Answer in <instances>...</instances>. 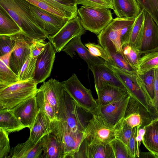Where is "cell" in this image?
Masks as SVG:
<instances>
[{
    "instance_id": "cell-53",
    "label": "cell",
    "mask_w": 158,
    "mask_h": 158,
    "mask_svg": "<svg viewBox=\"0 0 158 158\" xmlns=\"http://www.w3.org/2000/svg\"><path fill=\"white\" fill-rule=\"evenodd\" d=\"M110 0L111 1V0ZM111 2H112V1H111Z\"/></svg>"
},
{
    "instance_id": "cell-17",
    "label": "cell",
    "mask_w": 158,
    "mask_h": 158,
    "mask_svg": "<svg viewBox=\"0 0 158 158\" xmlns=\"http://www.w3.org/2000/svg\"><path fill=\"white\" fill-rule=\"evenodd\" d=\"M90 69L93 74L95 88L102 83H106L126 91L112 69L106 62L102 64H94Z\"/></svg>"
},
{
    "instance_id": "cell-26",
    "label": "cell",
    "mask_w": 158,
    "mask_h": 158,
    "mask_svg": "<svg viewBox=\"0 0 158 158\" xmlns=\"http://www.w3.org/2000/svg\"><path fill=\"white\" fill-rule=\"evenodd\" d=\"M25 128L11 109H0V129L9 134L19 131Z\"/></svg>"
},
{
    "instance_id": "cell-43",
    "label": "cell",
    "mask_w": 158,
    "mask_h": 158,
    "mask_svg": "<svg viewBox=\"0 0 158 158\" xmlns=\"http://www.w3.org/2000/svg\"><path fill=\"white\" fill-rule=\"evenodd\" d=\"M76 2L77 5L113 10L112 2L110 0H76Z\"/></svg>"
},
{
    "instance_id": "cell-34",
    "label": "cell",
    "mask_w": 158,
    "mask_h": 158,
    "mask_svg": "<svg viewBox=\"0 0 158 158\" xmlns=\"http://www.w3.org/2000/svg\"><path fill=\"white\" fill-rule=\"evenodd\" d=\"M35 97L39 109L44 112L51 121L56 119L53 108L44 93L38 89Z\"/></svg>"
},
{
    "instance_id": "cell-39",
    "label": "cell",
    "mask_w": 158,
    "mask_h": 158,
    "mask_svg": "<svg viewBox=\"0 0 158 158\" xmlns=\"http://www.w3.org/2000/svg\"><path fill=\"white\" fill-rule=\"evenodd\" d=\"M109 143L115 158H131L127 146L121 140L115 138Z\"/></svg>"
},
{
    "instance_id": "cell-52",
    "label": "cell",
    "mask_w": 158,
    "mask_h": 158,
    "mask_svg": "<svg viewBox=\"0 0 158 158\" xmlns=\"http://www.w3.org/2000/svg\"><path fill=\"white\" fill-rule=\"evenodd\" d=\"M152 52H158V46L156 48H154V49H152L151 50L143 52V53H142V54H145Z\"/></svg>"
},
{
    "instance_id": "cell-50",
    "label": "cell",
    "mask_w": 158,
    "mask_h": 158,
    "mask_svg": "<svg viewBox=\"0 0 158 158\" xmlns=\"http://www.w3.org/2000/svg\"><path fill=\"white\" fill-rule=\"evenodd\" d=\"M64 5L73 8H77L76 0H53Z\"/></svg>"
},
{
    "instance_id": "cell-12",
    "label": "cell",
    "mask_w": 158,
    "mask_h": 158,
    "mask_svg": "<svg viewBox=\"0 0 158 158\" xmlns=\"http://www.w3.org/2000/svg\"><path fill=\"white\" fill-rule=\"evenodd\" d=\"M31 12L38 24L52 37L56 34L70 20L60 17L29 3Z\"/></svg>"
},
{
    "instance_id": "cell-40",
    "label": "cell",
    "mask_w": 158,
    "mask_h": 158,
    "mask_svg": "<svg viewBox=\"0 0 158 158\" xmlns=\"http://www.w3.org/2000/svg\"><path fill=\"white\" fill-rule=\"evenodd\" d=\"M49 6L71 19L78 15V8L71 7L61 4L53 0H41Z\"/></svg>"
},
{
    "instance_id": "cell-22",
    "label": "cell",
    "mask_w": 158,
    "mask_h": 158,
    "mask_svg": "<svg viewBox=\"0 0 158 158\" xmlns=\"http://www.w3.org/2000/svg\"><path fill=\"white\" fill-rule=\"evenodd\" d=\"M145 12L144 10L141 9L139 14L135 19L122 46L127 45L140 50L142 42Z\"/></svg>"
},
{
    "instance_id": "cell-18",
    "label": "cell",
    "mask_w": 158,
    "mask_h": 158,
    "mask_svg": "<svg viewBox=\"0 0 158 158\" xmlns=\"http://www.w3.org/2000/svg\"><path fill=\"white\" fill-rule=\"evenodd\" d=\"M158 46V27L151 15L146 11L142 44L139 50L141 54Z\"/></svg>"
},
{
    "instance_id": "cell-47",
    "label": "cell",
    "mask_w": 158,
    "mask_h": 158,
    "mask_svg": "<svg viewBox=\"0 0 158 158\" xmlns=\"http://www.w3.org/2000/svg\"><path fill=\"white\" fill-rule=\"evenodd\" d=\"M137 131V127L133 128L131 136L127 146L131 158L136 157V136Z\"/></svg>"
},
{
    "instance_id": "cell-36",
    "label": "cell",
    "mask_w": 158,
    "mask_h": 158,
    "mask_svg": "<svg viewBox=\"0 0 158 158\" xmlns=\"http://www.w3.org/2000/svg\"><path fill=\"white\" fill-rule=\"evenodd\" d=\"M141 9L147 12L158 27V0H136Z\"/></svg>"
},
{
    "instance_id": "cell-31",
    "label": "cell",
    "mask_w": 158,
    "mask_h": 158,
    "mask_svg": "<svg viewBox=\"0 0 158 158\" xmlns=\"http://www.w3.org/2000/svg\"><path fill=\"white\" fill-rule=\"evenodd\" d=\"M109 57V61L107 64L127 72L132 73H138L137 69L129 64L124 56L116 52L113 48L105 49Z\"/></svg>"
},
{
    "instance_id": "cell-5",
    "label": "cell",
    "mask_w": 158,
    "mask_h": 158,
    "mask_svg": "<svg viewBox=\"0 0 158 158\" xmlns=\"http://www.w3.org/2000/svg\"><path fill=\"white\" fill-rule=\"evenodd\" d=\"M50 131L61 143L65 158H73L85 139L84 133L73 131L66 122L57 118L52 121Z\"/></svg>"
},
{
    "instance_id": "cell-16",
    "label": "cell",
    "mask_w": 158,
    "mask_h": 158,
    "mask_svg": "<svg viewBox=\"0 0 158 158\" xmlns=\"http://www.w3.org/2000/svg\"><path fill=\"white\" fill-rule=\"evenodd\" d=\"M11 109L23 125L30 130L39 111L35 96L25 100Z\"/></svg>"
},
{
    "instance_id": "cell-48",
    "label": "cell",
    "mask_w": 158,
    "mask_h": 158,
    "mask_svg": "<svg viewBox=\"0 0 158 158\" xmlns=\"http://www.w3.org/2000/svg\"><path fill=\"white\" fill-rule=\"evenodd\" d=\"M124 118L128 125L132 128L135 127H141L142 120L140 115L134 113L124 116Z\"/></svg>"
},
{
    "instance_id": "cell-15",
    "label": "cell",
    "mask_w": 158,
    "mask_h": 158,
    "mask_svg": "<svg viewBox=\"0 0 158 158\" xmlns=\"http://www.w3.org/2000/svg\"><path fill=\"white\" fill-rule=\"evenodd\" d=\"M82 35L80 34L73 38L64 47L61 51L65 52L72 58L76 54L75 52H76L86 62L89 69H90L94 64L105 63L106 62L103 59L91 54L81 42V37Z\"/></svg>"
},
{
    "instance_id": "cell-13",
    "label": "cell",
    "mask_w": 158,
    "mask_h": 158,
    "mask_svg": "<svg viewBox=\"0 0 158 158\" xmlns=\"http://www.w3.org/2000/svg\"><path fill=\"white\" fill-rule=\"evenodd\" d=\"M10 36L14 46L10 58L9 66L12 70L18 76L28 56L31 52V43L22 32Z\"/></svg>"
},
{
    "instance_id": "cell-14",
    "label": "cell",
    "mask_w": 158,
    "mask_h": 158,
    "mask_svg": "<svg viewBox=\"0 0 158 158\" xmlns=\"http://www.w3.org/2000/svg\"><path fill=\"white\" fill-rule=\"evenodd\" d=\"M56 52L54 47L49 41L43 51L37 57L33 79L37 84L43 82L50 76Z\"/></svg>"
},
{
    "instance_id": "cell-23",
    "label": "cell",
    "mask_w": 158,
    "mask_h": 158,
    "mask_svg": "<svg viewBox=\"0 0 158 158\" xmlns=\"http://www.w3.org/2000/svg\"><path fill=\"white\" fill-rule=\"evenodd\" d=\"M41 140L43 158H65V154L62 145L52 132L50 131L45 135Z\"/></svg>"
},
{
    "instance_id": "cell-49",
    "label": "cell",
    "mask_w": 158,
    "mask_h": 158,
    "mask_svg": "<svg viewBox=\"0 0 158 158\" xmlns=\"http://www.w3.org/2000/svg\"><path fill=\"white\" fill-rule=\"evenodd\" d=\"M155 98L154 104L155 109L158 114V67L154 69Z\"/></svg>"
},
{
    "instance_id": "cell-32",
    "label": "cell",
    "mask_w": 158,
    "mask_h": 158,
    "mask_svg": "<svg viewBox=\"0 0 158 158\" xmlns=\"http://www.w3.org/2000/svg\"><path fill=\"white\" fill-rule=\"evenodd\" d=\"M158 67V52H152L144 54L139 59L138 69L140 74Z\"/></svg>"
},
{
    "instance_id": "cell-19",
    "label": "cell",
    "mask_w": 158,
    "mask_h": 158,
    "mask_svg": "<svg viewBox=\"0 0 158 158\" xmlns=\"http://www.w3.org/2000/svg\"><path fill=\"white\" fill-rule=\"evenodd\" d=\"M41 139L35 143L29 138L25 142L11 148L7 158H43Z\"/></svg>"
},
{
    "instance_id": "cell-27",
    "label": "cell",
    "mask_w": 158,
    "mask_h": 158,
    "mask_svg": "<svg viewBox=\"0 0 158 158\" xmlns=\"http://www.w3.org/2000/svg\"><path fill=\"white\" fill-rule=\"evenodd\" d=\"M12 51L0 57V89L19 81L18 76L12 70L9 66L10 58Z\"/></svg>"
},
{
    "instance_id": "cell-35",
    "label": "cell",
    "mask_w": 158,
    "mask_h": 158,
    "mask_svg": "<svg viewBox=\"0 0 158 158\" xmlns=\"http://www.w3.org/2000/svg\"><path fill=\"white\" fill-rule=\"evenodd\" d=\"M115 127L116 138L121 140L127 146L131 136L133 128L128 125L124 118L118 122Z\"/></svg>"
},
{
    "instance_id": "cell-42",
    "label": "cell",
    "mask_w": 158,
    "mask_h": 158,
    "mask_svg": "<svg viewBox=\"0 0 158 158\" xmlns=\"http://www.w3.org/2000/svg\"><path fill=\"white\" fill-rule=\"evenodd\" d=\"M9 133L0 129V158H7L10 151Z\"/></svg>"
},
{
    "instance_id": "cell-20",
    "label": "cell",
    "mask_w": 158,
    "mask_h": 158,
    "mask_svg": "<svg viewBox=\"0 0 158 158\" xmlns=\"http://www.w3.org/2000/svg\"><path fill=\"white\" fill-rule=\"evenodd\" d=\"M95 89L98 97L96 100L98 107L118 101L129 94L125 90L106 83H102Z\"/></svg>"
},
{
    "instance_id": "cell-2",
    "label": "cell",
    "mask_w": 158,
    "mask_h": 158,
    "mask_svg": "<svg viewBox=\"0 0 158 158\" xmlns=\"http://www.w3.org/2000/svg\"><path fill=\"white\" fill-rule=\"evenodd\" d=\"M108 64L131 97L147 109L152 120L158 118L157 113L149 97L141 75L138 73H130Z\"/></svg>"
},
{
    "instance_id": "cell-41",
    "label": "cell",
    "mask_w": 158,
    "mask_h": 158,
    "mask_svg": "<svg viewBox=\"0 0 158 158\" xmlns=\"http://www.w3.org/2000/svg\"><path fill=\"white\" fill-rule=\"evenodd\" d=\"M91 54L93 56L99 57L107 63L109 61V57L105 49L100 44L89 43L85 44Z\"/></svg>"
},
{
    "instance_id": "cell-54",
    "label": "cell",
    "mask_w": 158,
    "mask_h": 158,
    "mask_svg": "<svg viewBox=\"0 0 158 158\" xmlns=\"http://www.w3.org/2000/svg\"></svg>"
},
{
    "instance_id": "cell-25",
    "label": "cell",
    "mask_w": 158,
    "mask_h": 158,
    "mask_svg": "<svg viewBox=\"0 0 158 158\" xmlns=\"http://www.w3.org/2000/svg\"><path fill=\"white\" fill-rule=\"evenodd\" d=\"M145 127L142 143L156 158H158V118L153 119Z\"/></svg>"
},
{
    "instance_id": "cell-7",
    "label": "cell",
    "mask_w": 158,
    "mask_h": 158,
    "mask_svg": "<svg viewBox=\"0 0 158 158\" xmlns=\"http://www.w3.org/2000/svg\"><path fill=\"white\" fill-rule=\"evenodd\" d=\"M61 83L65 90L78 106L92 114L95 112L98 107L96 100L94 98L91 90L82 84L75 73Z\"/></svg>"
},
{
    "instance_id": "cell-38",
    "label": "cell",
    "mask_w": 158,
    "mask_h": 158,
    "mask_svg": "<svg viewBox=\"0 0 158 158\" xmlns=\"http://www.w3.org/2000/svg\"><path fill=\"white\" fill-rule=\"evenodd\" d=\"M140 75L142 77L145 87L149 97L154 106L155 76L154 69Z\"/></svg>"
},
{
    "instance_id": "cell-30",
    "label": "cell",
    "mask_w": 158,
    "mask_h": 158,
    "mask_svg": "<svg viewBox=\"0 0 158 158\" xmlns=\"http://www.w3.org/2000/svg\"><path fill=\"white\" fill-rule=\"evenodd\" d=\"M139 114L142 120V127L149 124L152 120L147 109L140 103L131 97L125 111L124 116L132 113Z\"/></svg>"
},
{
    "instance_id": "cell-24",
    "label": "cell",
    "mask_w": 158,
    "mask_h": 158,
    "mask_svg": "<svg viewBox=\"0 0 158 158\" xmlns=\"http://www.w3.org/2000/svg\"><path fill=\"white\" fill-rule=\"evenodd\" d=\"M52 121L43 111L39 109L34 125L30 130L29 138L35 143H37L50 132Z\"/></svg>"
},
{
    "instance_id": "cell-45",
    "label": "cell",
    "mask_w": 158,
    "mask_h": 158,
    "mask_svg": "<svg viewBox=\"0 0 158 158\" xmlns=\"http://www.w3.org/2000/svg\"><path fill=\"white\" fill-rule=\"evenodd\" d=\"M26 0L31 4L41 9L48 11L60 17L70 19L68 18L65 15L53 8L48 4L41 0Z\"/></svg>"
},
{
    "instance_id": "cell-21",
    "label": "cell",
    "mask_w": 158,
    "mask_h": 158,
    "mask_svg": "<svg viewBox=\"0 0 158 158\" xmlns=\"http://www.w3.org/2000/svg\"><path fill=\"white\" fill-rule=\"evenodd\" d=\"M113 10L120 19H135L141 9L136 0H111Z\"/></svg>"
},
{
    "instance_id": "cell-8",
    "label": "cell",
    "mask_w": 158,
    "mask_h": 158,
    "mask_svg": "<svg viewBox=\"0 0 158 158\" xmlns=\"http://www.w3.org/2000/svg\"><path fill=\"white\" fill-rule=\"evenodd\" d=\"M84 135L89 144L103 143H109L116 138L115 127L106 124L96 114H93L85 127Z\"/></svg>"
},
{
    "instance_id": "cell-46",
    "label": "cell",
    "mask_w": 158,
    "mask_h": 158,
    "mask_svg": "<svg viewBox=\"0 0 158 158\" xmlns=\"http://www.w3.org/2000/svg\"><path fill=\"white\" fill-rule=\"evenodd\" d=\"M47 42L44 41L35 40L32 41L30 45L31 53L33 57H37L44 50Z\"/></svg>"
},
{
    "instance_id": "cell-4",
    "label": "cell",
    "mask_w": 158,
    "mask_h": 158,
    "mask_svg": "<svg viewBox=\"0 0 158 158\" xmlns=\"http://www.w3.org/2000/svg\"><path fill=\"white\" fill-rule=\"evenodd\" d=\"M33 80L18 81L0 89V109H12L25 100L35 96L38 90Z\"/></svg>"
},
{
    "instance_id": "cell-51",
    "label": "cell",
    "mask_w": 158,
    "mask_h": 158,
    "mask_svg": "<svg viewBox=\"0 0 158 158\" xmlns=\"http://www.w3.org/2000/svg\"><path fill=\"white\" fill-rule=\"evenodd\" d=\"M139 157L140 158H155L153 155L150 152H139Z\"/></svg>"
},
{
    "instance_id": "cell-1",
    "label": "cell",
    "mask_w": 158,
    "mask_h": 158,
    "mask_svg": "<svg viewBox=\"0 0 158 158\" xmlns=\"http://www.w3.org/2000/svg\"><path fill=\"white\" fill-rule=\"evenodd\" d=\"M29 4L26 0H0V7L17 23L31 43L35 40L44 41L49 35L38 24L31 12Z\"/></svg>"
},
{
    "instance_id": "cell-6",
    "label": "cell",
    "mask_w": 158,
    "mask_h": 158,
    "mask_svg": "<svg viewBox=\"0 0 158 158\" xmlns=\"http://www.w3.org/2000/svg\"><path fill=\"white\" fill-rule=\"evenodd\" d=\"M77 13L85 30L98 35L113 20L110 9L81 6Z\"/></svg>"
},
{
    "instance_id": "cell-33",
    "label": "cell",
    "mask_w": 158,
    "mask_h": 158,
    "mask_svg": "<svg viewBox=\"0 0 158 158\" xmlns=\"http://www.w3.org/2000/svg\"><path fill=\"white\" fill-rule=\"evenodd\" d=\"M37 57H33L31 52L27 56L18 75L19 81L33 80Z\"/></svg>"
},
{
    "instance_id": "cell-29",
    "label": "cell",
    "mask_w": 158,
    "mask_h": 158,
    "mask_svg": "<svg viewBox=\"0 0 158 158\" xmlns=\"http://www.w3.org/2000/svg\"><path fill=\"white\" fill-rule=\"evenodd\" d=\"M20 32L22 30L17 23L0 7V35L10 36Z\"/></svg>"
},
{
    "instance_id": "cell-37",
    "label": "cell",
    "mask_w": 158,
    "mask_h": 158,
    "mask_svg": "<svg viewBox=\"0 0 158 158\" xmlns=\"http://www.w3.org/2000/svg\"><path fill=\"white\" fill-rule=\"evenodd\" d=\"M122 48L126 60L129 64L138 70L141 55L139 50L127 45H123Z\"/></svg>"
},
{
    "instance_id": "cell-44",
    "label": "cell",
    "mask_w": 158,
    "mask_h": 158,
    "mask_svg": "<svg viewBox=\"0 0 158 158\" xmlns=\"http://www.w3.org/2000/svg\"><path fill=\"white\" fill-rule=\"evenodd\" d=\"M14 43L10 36L0 35V56L6 55L13 51Z\"/></svg>"
},
{
    "instance_id": "cell-10",
    "label": "cell",
    "mask_w": 158,
    "mask_h": 158,
    "mask_svg": "<svg viewBox=\"0 0 158 158\" xmlns=\"http://www.w3.org/2000/svg\"><path fill=\"white\" fill-rule=\"evenodd\" d=\"M85 31L77 15L69 20L56 34L52 37L48 36L47 39L54 47L56 52H59L71 40L80 34L83 35Z\"/></svg>"
},
{
    "instance_id": "cell-9",
    "label": "cell",
    "mask_w": 158,
    "mask_h": 158,
    "mask_svg": "<svg viewBox=\"0 0 158 158\" xmlns=\"http://www.w3.org/2000/svg\"><path fill=\"white\" fill-rule=\"evenodd\" d=\"M47 96L54 110L57 119H63L65 102V93L61 82L53 78L44 82L39 89Z\"/></svg>"
},
{
    "instance_id": "cell-11",
    "label": "cell",
    "mask_w": 158,
    "mask_h": 158,
    "mask_svg": "<svg viewBox=\"0 0 158 158\" xmlns=\"http://www.w3.org/2000/svg\"><path fill=\"white\" fill-rule=\"evenodd\" d=\"M131 97L130 94H128L118 101L104 106H98L96 111L93 114H96L99 116L108 126L114 128L118 122L124 118L126 109Z\"/></svg>"
},
{
    "instance_id": "cell-28",
    "label": "cell",
    "mask_w": 158,
    "mask_h": 158,
    "mask_svg": "<svg viewBox=\"0 0 158 158\" xmlns=\"http://www.w3.org/2000/svg\"><path fill=\"white\" fill-rule=\"evenodd\" d=\"M86 142V158H115L110 143H100L89 145Z\"/></svg>"
},
{
    "instance_id": "cell-3",
    "label": "cell",
    "mask_w": 158,
    "mask_h": 158,
    "mask_svg": "<svg viewBox=\"0 0 158 158\" xmlns=\"http://www.w3.org/2000/svg\"><path fill=\"white\" fill-rule=\"evenodd\" d=\"M135 19L117 17L113 19L97 35L99 44L105 49L114 48L125 57L122 46L124 43Z\"/></svg>"
}]
</instances>
